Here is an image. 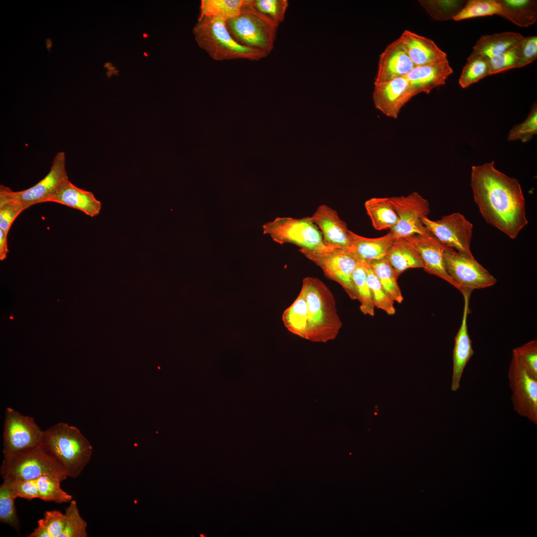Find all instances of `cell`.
<instances>
[{"mask_svg": "<svg viewBox=\"0 0 537 537\" xmlns=\"http://www.w3.org/2000/svg\"><path fill=\"white\" fill-rule=\"evenodd\" d=\"M471 186L474 201L489 224L511 239L528 221L525 199L520 183L494 167V162L472 166Z\"/></svg>", "mask_w": 537, "mask_h": 537, "instance_id": "1", "label": "cell"}, {"mask_svg": "<svg viewBox=\"0 0 537 537\" xmlns=\"http://www.w3.org/2000/svg\"><path fill=\"white\" fill-rule=\"evenodd\" d=\"M301 291L308 309V340L326 342L335 339L342 327L334 296L320 279L305 277Z\"/></svg>", "mask_w": 537, "mask_h": 537, "instance_id": "2", "label": "cell"}, {"mask_svg": "<svg viewBox=\"0 0 537 537\" xmlns=\"http://www.w3.org/2000/svg\"><path fill=\"white\" fill-rule=\"evenodd\" d=\"M41 446L71 478L81 474L90 461L92 451L90 444L80 431L64 422L43 431Z\"/></svg>", "mask_w": 537, "mask_h": 537, "instance_id": "3", "label": "cell"}, {"mask_svg": "<svg viewBox=\"0 0 537 537\" xmlns=\"http://www.w3.org/2000/svg\"><path fill=\"white\" fill-rule=\"evenodd\" d=\"M226 20L205 17L198 19L193 32L199 46L216 61L243 59L259 61L268 55L258 50L244 47L231 36Z\"/></svg>", "mask_w": 537, "mask_h": 537, "instance_id": "4", "label": "cell"}, {"mask_svg": "<svg viewBox=\"0 0 537 537\" xmlns=\"http://www.w3.org/2000/svg\"><path fill=\"white\" fill-rule=\"evenodd\" d=\"M249 0L237 15L226 21V28L241 45L268 55L273 49L279 25L257 11L250 5Z\"/></svg>", "mask_w": 537, "mask_h": 537, "instance_id": "5", "label": "cell"}, {"mask_svg": "<svg viewBox=\"0 0 537 537\" xmlns=\"http://www.w3.org/2000/svg\"><path fill=\"white\" fill-rule=\"evenodd\" d=\"M0 473L3 479L33 480L49 475L62 481L68 477L63 467L41 445L4 457Z\"/></svg>", "mask_w": 537, "mask_h": 537, "instance_id": "6", "label": "cell"}, {"mask_svg": "<svg viewBox=\"0 0 537 537\" xmlns=\"http://www.w3.org/2000/svg\"><path fill=\"white\" fill-rule=\"evenodd\" d=\"M263 228L264 234H269L280 244L290 243L300 249L315 251L332 248L324 243L321 232L311 217H277L265 224Z\"/></svg>", "mask_w": 537, "mask_h": 537, "instance_id": "7", "label": "cell"}, {"mask_svg": "<svg viewBox=\"0 0 537 537\" xmlns=\"http://www.w3.org/2000/svg\"><path fill=\"white\" fill-rule=\"evenodd\" d=\"M308 259L319 266L325 275L338 283L352 299H357L353 274L359 260L347 249L332 248L315 251L299 249Z\"/></svg>", "mask_w": 537, "mask_h": 537, "instance_id": "8", "label": "cell"}, {"mask_svg": "<svg viewBox=\"0 0 537 537\" xmlns=\"http://www.w3.org/2000/svg\"><path fill=\"white\" fill-rule=\"evenodd\" d=\"M507 375L514 411L537 424V378L529 372L514 351Z\"/></svg>", "mask_w": 537, "mask_h": 537, "instance_id": "9", "label": "cell"}, {"mask_svg": "<svg viewBox=\"0 0 537 537\" xmlns=\"http://www.w3.org/2000/svg\"><path fill=\"white\" fill-rule=\"evenodd\" d=\"M43 431L33 418L7 407L3 432L4 457L41 445Z\"/></svg>", "mask_w": 537, "mask_h": 537, "instance_id": "10", "label": "cell"}, {"mask_svg": "<svg viewBox=\"0 0 537 537\" xmlns=\"http://www.w3.org/2000/svg\"><path fill=\"white\" fill-rule=\"evenodd\" d=\"M444 260L447 272L461 287V293L490 287L497 282L496 278L473 256L460 254L446 246Z\"/></svg>", "mask_w": 537, "mask_h": 537, "instance_id": "11", "label": "cell"}, {"mask_svg": "<svg viewBox=\"0 0 537 537\" xmlns=\"http://www.w3.org/2000/svg\"><path fill=\"white\" fill-rule=\"evenodd\" d=\"M389 198L398 216L397 224L390 230L395 239L429 233L422 222L430 212L426 199L417 192Z\"/></svg>", "mask_w": 537, "mask_h": 537, "instance_id": "12", "label": "cell"}, {"mask_svg": "<svg viewBox=\"0 0 537 537\" xmlns=\"http://www.w3.org/2000/svg\"><path fill=\"white\" fill-rule=\"evenodd\" d=\"M427 230L445 246L457 252L473 256L470 251L473 225L462 214L455 212L438 220L422 219Z\"/></svg>", "mask_w": 537, "mask_h": 537, "instance_id": "13", "label": "cell"}, {"mask_svg": "<svg viewBox=\"0 0 537 537\" xmlns=\"http://www.w3.org/2000/svg\"><path fill=\"white\" fill-rule=\"evenodd\" d=\"M68 179L65 154L59 152L54 158L49 173L33 186L18 191H14L3 185L2 187L11 198L26 209L33 205L49 202L60 186Z\"/></svg>", "mask_w": 537, "mask_h": 537, "instance_id": "14", "label": "cell"}, {"mask_svg": "<svg viewBox=\"0 0 537 537\" xmlns=\"http://www.w3.org/2000/svg\"><path fill=\"white\" fill-rule=\"evenodd\" d=\"M415 95L404 76L374 84L372 99L376 109L388 117L397 119L402 108Z\"/></svg>", "mask_w": 537, "mask_h": 537, "instance_id": "15", "label": "cell"}, {"mask_svg": "<svg viewBox=\"0 0 537 537\" xmlns=\"http://www.w3.org/2000/svg\"><path fill=\"white\" fill-rule=\"evenodd\" d=\"M406 238L419 252L425 271L445 280L462 292L461 287L446 270L444 260L446 246L430 232L425 235H415Z\"/></svg>", "mask_w": 537, "mask_h": 537, "instance_id": "16", "label": "cell"}, {"mask_svg": "<svg viewBox=\"0 0 537 537\" xmlns=\"http://www.w3.org/2000/svg\"><path fill=\"white\" fill-rule=\"evenodd\" d=\"M311 218L321 232L326 245L349 249L351 243L350 230L336 210L328 205H321Z\"/></svg>", "mask_w": 537, "mask_h": 537, "instance_id": "17", "label": "cell"}, {"mask_svg": "<svg viewBox=\"0 0 537 537\" xmlns=\"http://www.w3.org/2000/svg\"><path fill=\"white\" fill-rule=\"evenodd\" d=\"M414 67L403 44L398 38L387 45L380 55L374 84L404 77Z\"/></svg>", "mask_w": 537, "mask_h": 537, "instance_id": "18", "label": "cell"}, {"mask_svg": "<svg viewBox=\"0 0 537 537\" xmlns=\"http://www.w3.org/2000/svg\"><path fill=\"white\" fill-rule=\"evenodd\" d=\"M471 292V290H466L462 293L464 298L463 315L460 328L454 338L453 351L451 389L453 392L459 388L464 368L474 354L467 325V317L470 312L469 304Z\"/></svg>", "mask_w": 537, "mask_h": 537, "instance_id": "19", "label": "cell"}, {"mask_svg": "<svg viewBox=\"0 0 537 537\" xmlns=\"http://www.w3.org/2000/svg\"><path fill=\"white\" fill-rule=\"evenodd\" d=\"M399 38L415 66L448 60L447 54L431 39L405 30Z\"/></svg>", "mask_w": 537, "mask_h": 537, "instance_id": "20", "label": "cell"}, {"mask_svg": "<svg viewBox=\"0 0 537 537\" xmlns=\"http://www.w3.org/2000/svg\"><path fill=\"white\" fill-rule=\"evenodd\" d=\"M453 73L448 60L434 64L415 66L405 77L413 88L416 95L429 94L434 89L444 85Z\"/></svg>", "mask_w": 537, "mask_h": 537, "instance_id": "21", "label": "cell"}, {"mask_svg": "<svg viewBox=\"0 0 537 537\" xmlns=\"http://www.w3.org/2000/svg\"><path fill=\"white\" fill-rule=\"evenodd\" d=\"M49 202L77 209L91 217L99 213L102 206L100 201L91 192L76 186L69 179L60 186Z\"/></svg>", "mask_w": 537, "mask_h": 537, "instance_id": "22", "label": "cell"}, {"mask_svg": "<svg viewBox=\"0 0 537 537\" xmlns=\"http://www.w3.org/2000/svg\"><path fill=\"white\" fill-rule=\"evenodd\" d=\"M351 246L348 250L358 260L367 263L386 258L395 238L390 231L380 237L369 238L357 235L350 231Z\"/></svg>", "mask_w": 537, "mask_h": 537, "instance_id": "23", "label": "cell"}, {"mask_svg": "<svg viewBox=\"0 0 537 537\" xmlns=\"http://www.w3.org/2000/svg\"><path fill=\"white\" fill-rule=\"evenodd\" d=\"M524 37L514 32H505L480 37L468 57L483 56L490 59L518 45Z\"/></svg>", "mask_w": 537, "mask_h": 537, "instance_id": "24", "label": "cell"}, {"mask_svg": "<svg viewBox=\"0 0 537 537\" xmlns=\"http://www.w3.org/2000/svg\"><path fill=\"white\" fill-rule=\"evenodd\" d=\"M386 258L399 276L408 269L424 268L419 252L406 238L395 239Z\"/></svg>", "mask_w": 537, "mask_h": 537, "instance_id": "25", "label": "cell"}, {"mask_svg": "<svg viewBox=\"0 0 537 537\" xmlns=\"http://www.w3.org/2000/svg\"><path fill=\"white\" fill-rule=\"evenodd\" d=\"M501 9L499 15L522 27H528L537 20V0H498Z\"/></svg>", "mask_w": 537, "mask_h": 537, "instance_id": "26", "label": "cell"}, {"mask_svg": "<svg viewBox=\"0 0 537 537\" xmlns=\"http://www.w3.org/2000/svg\"><path fill=\"white\" fill-rule=\"evenodd\" d=\"M364 206L376 230H390L397 224L398 216L389 197L371 198L365 202Z\"/></svg>", "mask_w": 537, "mask_h": 537, "instance_id": "27", "label": "cell"}, {"mask_svg": "<svg viewBox=\"0 0 537 537\" xmlns=\"http://www.w3.org/2000/svg\"><path fill=\"white\" fill-rule=\"evenodd\" d=\"M282 320L291 333L308 340V309L302 291L292 304L284 310Z\"/></svg>", "mask_w": 537, "mask_h": 537, "instance_id": "28", "label": "cell"}, {"mask_svg": "<svg viewBox=\"0 0 537 537\" xmlns=\"http://www.w3.org/2000/svg\"><path fill=\"white\" fill-rule=\"evenodd\" d=\"M369 264L390 299L394 302L401 303L404 298L397 282L399 276L387 259L385 258Z\"/></svg>", "mask_w": 537, "mask_h": 537, "instance_id": "29", "label": "cell"}, {"mask_svg": "<svg viewBox=\"0 0 537 537\" xmlns=\"http://www.w3.org/2000/svg\"><path fill=\"white\" fill-rule=\"evenodd\" d=\"M247 0H202L198 19L217 17L226 21L237 15Z\"/></svg>", "mask_w": 537, "mask_h": 537, "instance_id": "30", "label": "cell"}, {"mask_svg": "<svg viewBox=\"0 0 537 537\" xmlns=\"http://www.w3.org/2000/svg\"><path fill=\"white\" fill-rule=\"evenodd\" d=\"M353 281L361 312L364 315L373 316L375 307L366 280L365 262L358 261L353 274Z\"/></svg>", "mask_w": 537, "mask_h": 537, "instance_id": "31", "label": "cell"}, {"mask_svg": "<svg viewBox=\"0 0 537 537\" xmlns=\"http://www.w3.org/2000/svg\"><path fill=\"white\" fill-rule=\"evenodd\" d=\"M419 2L432 17L439 21H445L453 19L466 0H420Z\"/></svg>", "mask_w": 537, "mask_h": 537, "instance_id": "32", "label": "cell"}, {"mask_svg": "<svg viewBox=\"0 0 537 537\" xmlns=\"http://www.w3.org/2000/svg\"><path fill=\"white\" fill-rule=\"evenodd\" d=\"M65 514L60 511H46L38 521L37 526L28 537H60L65 525Z\"/></svg>", "mask_w": 537, "mask_h": 537, "instance_id": "33", "label": "cell"}, {"mask_svg": "<svg viewBox=\"0 0 537 537\" xmlns=\"http://www.w3.org/2000/svg\"><path fill=\"white\" fill-rule=\"evenodd\" d=\"M36 481L40 499L60 504L69 502L72 500V495L61 487L62 481L59 478L49 475H43L36 479Z\"/></svg>", "mask_w": 537, "mask_h": 537, "instance_id": "34", "label": "cell"}, {"mask_svg": "<svg viewBox=\"0 0 537 537\" xmlns=\"http://www.w3.org/2000/svg\"><path fill=\"white\" fill-rule=\"evenodd\" d=\"M489 75L488 58L483 56L468 57L458 83L461 88L465 89Z\"/></svg>", "mask_w": 537, "mask_h": 537, "instance_id": "35", "label": "cell"}, {"mask_svg": "<svg viewBox=\"0 0 537 537\" xmlns=\"http://www.w3.org/2000/svg\"><path fill=\"white\" fill-rule=\"evenodd\" d=\"M501 5L498 0H469L453 18L455 21L480 16L499 15Z\"/></svg>", "mask_w": 537, "mask_h": 537, "instance_id": "36", "label": "cell"}, {"mask_svg": "<svg viewBox=\"0 0 537 537\" xmlns=\"http://www.w3.org/2000/svg\"><path fill=\"white\" fill-rule=\"evenodd\" d=\"M366 280L371 291L375 307L384 311L388 315H394L396 309L394 302L387 294L379 280L373 271L369 263L365 262Z\"/></svg>", "mask_w": 537, "mask_h": 537, "instance_id": "37", "label": "cell"}, {"mask_svg": "<svg viewBox=\"0 0 537 537\" xmlns=\"http://www.w3.org/2000/svg\"><path fill=\"white\" fill-rule=\"evenodd\" d=\"M14 497L6 481L0 486V521L19 531L20 522L16 513Z\"/></svg>", "mask_w": 537, "mask_h": 537, "instance_id": "38", "label": "cell"}, {"mask_svg": "<svg viewBox=\"0 0 537 537\" xmlns=\"http://www.w3.org/2000/svg\"><path fill=\"white\" fill-rule=\"evenodd\" d=\"M250 5L271 22L279 25L285 17L287 0H250Z\"/></svg>", "mask_w": 537, "mask_h": 537, "instance_id": "39", "label": "cell"}, {"mask_svg": "<svg viewBox=\"0 0 537 537\" xmlns=\"http://www.w3.org/2000/svg\"><path fill=\"white\" fill-rule=\"evenodd\" d=\"M25 208L11 198L0 186V229L8 235L10 227Z\"/></svg>", "mask_w": 537, "mask_h": 537, "instance_id": "40", "label": "cell"}, {"mask_svg": "<svg viewBox=\"0 0 537 537\" xmlns=\"http://www.w3.org/2000/svg\"><path fill=\"white\" fill-rule=\"evenodd\" d=\"M65 525L60 537H87V524L81 517L77 502L71 500L65 508Z\"/></svg>", "mask_w": 537, "mask_h": 537, "instance_id": "41", "label": "cell"}, {"mask_svg": "<svg viewBox=\"0 0 537 537\" xmlns=\"http://www.w3.org/2000/svg\"><path fill=\"white\" fill-rule=\"evenodd\" d=\"M537 133V106L532 107L526 119L522 123L514 126L509 133V141L520 140L523 143L530 141Z\"/></svg>", "mask_w": 537, "mask_h": 537, "instance_id": "42", "label": "cell"}, {"mask_svg": "<svg viewBox=\"0 0 537 537\" xmlns=\"http://www.w3.org/2000/svg\"><path fill=\"white\" fill-rule=\"evenodd\" d=\"M519 44L489 59V75L519 68Z\"/></svg>", "mask_w": 537, "mask_h": 537, "instance_id": "43", "label": "cell"}, {"mask_svg": "<svg viewBox=\"0 0 537 537\" xmlns=\"http://www.w3.org/2000/svg\"><path fill=\"white\" fill-rule=\"evenodd\" d=\"M6 482L14 497L22 498L28 500L39 499V493L36 479L19 480L6 478Z\"/></svg>", "mask_w": 537, "mask_h": 537, "instance_id": "44", "label": "cell"}, {"mask_svg": "<svg viewBox=\"0 0 537 537\" xmlns=\"http://www.w3.org/2000/svg\"><path fill=\"white\" fill-rule=\"evenodd\" d=\"M529 372L537 378V340H533L514 349Z\"/></svg>", "mask_w": 537, "mask_h": 537, "instance_id": "45", "label": "cell"}, {"mask_svg": "<svg viewBox=\"0 0 537 537\" xmlns=\"http://www.w3.org/2000/svg\"><path fill=\"white\" fill-rule=\"evenodd\" d=\"M519 68L526 66L537 58V36L525 37L519 44Z\"/></svg>", "mask_w": 537, "mask_h": 537, "instance_id": "46", "label": "cell"}, {"mask_svg": "<svg viewBox=\"0 0 537 537\" xmlns=\"http://www.w3.org/2000/svg\"><path fill=\"white\" fill-rule=\"evenodd\" d=\"M8 252L7 235L0 229V259L1 261L6 258Z\"/></svg>", "mask_w": 537, "mask_h": 537, "instance_id": "47", "label": "cell"}, {"mask_svg": "<svg viewBox=\"0 0 537 537\" xmlns=\"http://www.w3.org/2000/svg\"><path fill=\"white\" fill-rule=\"evenodd\" d=\"M46 45L47 50H48L49 52L50 53V49L52 46V42L51 39L47 38L46 39Z\"/></svg>", "mask_w": 537, "mask_h": 537, "instance_id": "48", "label": "cell"}]
</instances>
